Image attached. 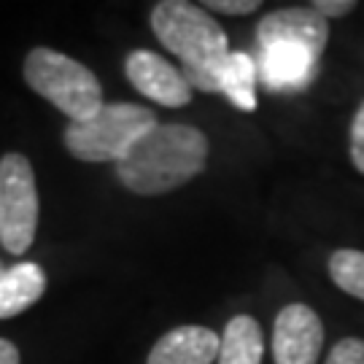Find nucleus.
<instances>
[{
  "mask_svg": "<svg viewBox=\"0 0 364 364\" xmlns=\"http://www.w3.org/2000/svg\"><path fill=\"white\" fill-rule=\"evenodd\" d=\"M208 138L189 124H156L117 165L119 181L144 197L168 195L205 170Z\"/></svg>",
  "mask_w": 364,
  "mask_h": 364,
  "instance_id": "f257e3e1",
  "label": "nucleus"
},
{
  "mask_svg": "<svg viewBox=\"0 0 364 364\" xmlns=\"http://www.w3.org/2000/svg\"><path fill=\"white\" fill-rule=\"evenodd\" d=\"M151 30L159 43L181 60V73L192 90L221 92V65L230 54L221 25L203 6L162 0L151 9Z\"/></svg>",
  "mask_w": 364,
  "mask_h": 364,
  "instance_id": "f03ea898",
  "label": "nucleus"
},
{
  "mask_svg": "<svg viewBox=\"0 0 364 364\" xmlns=\"http://www.w3.org/2000/svg\"><path fill=\"white\" fill-rule=\"evenodd\" d=\"M25 81L30 90L38 92L70 122H87L105 105L97 76L87 65L57 49L38 46L27 54Z\"/></svg>",
  "mask_w": 364,
  "mask_h": 364,
  "instance_id": "7ed1b4c3",
  "label": "nucleus"
},
{
  "mask_svg": "<svg viewBox=\"0 0 364 364\" xmlns=\"http://www.w3.org/2000/svg\"><path fill=\"white\" fill-rule=\"evenodd\" d=\"M156 127L154 111L135 103H105L87 122H70L65 149L81 162H122L146 132Z\"/></svg>",
  "mask_w": 364,
  "mask_h": 364,
  "instance_id": "20e7f679",
  "label": "nucleus"
},
{
  "mask_svg": "<svg viewBox=\"0 0 364 364\" xmlns=\"http://www.w3.org/2000/svg\"><path fill=\"white\" fill-rule=\"evenodd\" d=\"M38 186L25 154L0 156V243L9 254H25L38 230Z\"/></svg>",
  "mask_w": 364,
  "mask_h": 364,
  "instance_id": "39448f33",
  "label": "nucleus"
},
{
  "mask_svg": "<svg viewBox=\"0 0 364 364\" xmlns=\"http://www.w3.org/2000/svg\"><path fill=\"white\" fill-rule=\"evenodd\" d=\"M321 348H324V324L313 308L294 302L275 316V364H318Z\"/></svg>",
  "mask_w": 364,
  "mask_h": 364,
  "instance_id": "423d86ee",
  "label": "nucleus"
},
{
  "mask_svg": "<svg viewBox=\"0 0 364 364\" xmlns=\"http://www.w3.org/2000/svg\"><path fill=\"white\" fill-rule=\"evenodd\" d=\"M124 73L144 97L165 108H183L192 100V87L186 84L181 70L154 52H130L124 60Z\"/></svg>",
  "mask_w": 364,
  "mask_h": 364,
  "instance_id": "0eeeda50",
  "label": "nucleus"
},
{
  "mask_svg": "<svg viewBox=\"0 0 364 364\" xmlns=\"http://www.w3.org/2000/svg\"><path fill=\"white\" fill-rule=\"evenodd\" d=\"M257 38L262 49L270 43H294L321 60L329 41V25L321 14L313 11V6L308 9L291 6V9H278L267 14L257 25Z\"/></svg>",
  "mask_w": 364,
  "mask_h": 364,
  "instance_id": "6e6552de",
  "label": "nucleus"
},
{
  "mask_svg": "<svg viewBox=\"0 0 364 364\" xmlns=\"http://www.w3.org/2000/svg\"><path fill=\"white\" fill-rule=\"evenodd\" d=\"M318 57L294 43H270L262 49L259 76L273 92H299L316 76Z\"/></svg>",
  "mask_w": 364,
  "mask_h": 364,
  "instance_id": "1a4fd4ad",
  "label": "nucleus"
},
{
  "mask_svg": "<svg viewBox=\"0 0 364 364\" xmlns=\"http://www.w3.org/2000/svg\"><path fill=\"white\" fill-rule=\"evenodd\" d=\"M221 338L208 326H178L154 343L146 364H213Z\"/></svg>",
  "mask_w": 364,
  "mask_h": 364,
  "instance_id": "9d476101",
  "label": "nucleus"
},
{
  "mask_svg": "<svg viewBox=\"0 0 364 364\" xmlns=\"http://www.w3.org/2000/svg\"><path fill=\"white\" fill-rule=\"evenodd\" d=\"M46 291V275L36 262L9 267L0 278V318H14L36 305Z\"/></svg>",
  "mask_w": 364,
  "mask_h": 364,
  "instance_id": "9b49d317",
  "label": "nucleus"
},
{
  "mask_svg": "<svg viewBox=\"0 0 364 364\" xmlns=\"http://www.w3.org/2000/svg\"><path fill=\"white\" fill-rule=\"evenodd\" d=\"M264 338L254 316H235L224 326L219 346V364H262Z\"/></svg>",
  "mask_w": 364,
  "mask_h": 364,
  "instance_id": "f8f14e48",
  "label": "nucleus"
},
{
  "mask_svg": "<svg viewBox=\"0 0 364 364\" xmlns=\"http://www.w3.org/2000/svg\"><path fill=\"white\" fill-rule=\"evenodd\" d=\"M221 92L240 111L257 108V63L243 52H230L219 76Z\"/></svg>",
  "mask_w": 364,
  "mask_h": 364,
  "instance_id": "ddd939ff",
  "label": "nucleus"
},
{
  "mask_svg": "<svg viewBox=\"0 0 364 364\" xmlns=\"http://www.w3.org/2000/svg\"><path fill=\"white\" fill-rule=\"evenodd\" d=\"M329 278L335 287L364 302V251L340 248L329 257Z\"/></svg>",
  "mask_w": 364,
  "mask_h": 364,
  "instance_id": "4468645a",
  "label": "nucleus"
},
{
  "mask_svg": "<svg viewBox=\"0 0 364 364\" xmlns=\"http://www.w3.org/2000/svg\"><path fill=\"white\" fill-rule=\"evenodd\" d=\"M326 364H364V340L343 338L326 356Z\"/></svg>",
  "mask_w": 364,
  "mask_h": 364,
  "instance_id": "2eb2a0df",
  "label": "nucleus"
},
{
  "mask_svg": "<svg viewBox=\"0 0 364 364\" xmlns=\"http://www.w3.org/2000/svg\"><path fill=\"white\" fill-rule=\"evenodd\" d=\"M348 151H351L353 168H356L364 176V103L359 105V111L353 114V122H351V144H348Z\"/></svg>",
  "mask_w": 364,
  "mask_h": 364,
  "instance_id": "dca6fc26",
  "label": "nucleus"
},
{
  "mask_svg": "<svg viewBox=\"0 0 364 364\" xmlns=\"http://www.w3.org/2000/svg\"><path fill=\"white\" fill-rule=\"evenodd\" d=\"M203 9H210V11H221V14H251V11H259L262 3L259 0H208L203 3Z\"/></svg>",
  "mask_w": 364,
  "mask_h": 364,
  "instance_id": "f3484780",
  "label": "nucleus"
},
{
  "mask_svg": "<svg viewBox=\"0 0 364 364\" xmlns=\"http://www.w3.org/2000/svg\"><path fill=\"white\" fill-rule=\"evenodd\" d=\"M311 6L313 11H318L324 19H340V16H346V14H351L356 9L353 0H316Z\"/></svg>",
  "mask_w": 364,
  "mask_h": 364,
  "instance_id": "a211bd4d",
  "label": "nucleus"
},
{
  "mask_svg": "<svg viewBox=\"0 0 364 364\" xmlns=\"http://www.w3.org/2000/svg\"><path fill=\"white\" fill-rule=\"evenodd\" d=\"M22 356H19V348L14 346L11 340L0 338V364H19Z\"/></svg>",
  "mask_w": 364,
  "mask_h": 364,
  "instance_id": "6ab92c4d",
  "label": "nucleus"
},
{
  "mask_svg": "<svg viewBox=\"0 0 364 364\" xmlns=\"http://www.w3.org/2000/svg\"><path fill=\"white\" fill-rule=\"evenodd\" d=\"M3 273H6V267H3V264H0V278H3Z\"/></svg>",
  "mask_w": 364,
  "mask_h": 364,
  "instance_id": "aec40b11",
  "label": "nucleus"
}]
</instances>
